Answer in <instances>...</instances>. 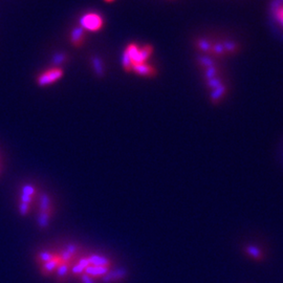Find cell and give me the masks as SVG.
Returning a JSON list of instances; mask_svg holds the SVG:
<instances>
[{"mask_svg":"<svg viewBox=\"0 0 283 283\" xmlns=\"http://www.w3.org/2000/svg\"><path fill=\"white\" fill-rule=\"evenodd\" d=\"M80 24H81V27L87 29V31L95 32V31H99V29L102 27L103 19L101 16H99L98 14L89 13V14L84 15V16L80 19Z\"/></svg>","mask_w":283,"mask_h":283,"instance_id":"cell-1","label":"cell"},{"mask_svg":"<svg viewBox=\"0 0 283 283\" xmlns=\"http://www.w3.org/2000/svg\"><path fill=\"white\" fill-rule=\"evenodd\" d=\"M62 76H63V71L61 69H58V68L50 69L40 74L38 79H37V83H38L40 86H47L60 79Z\"/></svg>","mask_w":283,"mask_h":283,"instance_id":"cell-2","label":"cell"},{"mask_svg":"<svg viewBox=\"0 0 283 283\" xmlns=\"http://www.w3.org/2000/svg\"><path fill=\"white\" fill-rule=\"evenodd\" d=\"M272 16L274 20L276 21L277 25L283 29V0H278V1L273 5Z\"/></svg>","mask_w":283,"mask_h":283,"instance_id":"cell-3","label":"cell"},{"mask_svg":"<svg viewBox=\"0 0 283 283\" xmlns=\"http://www.w3.org/2000/svg\"><path fill=\"white\" fill-rule=\"evenodd\" d=\"M85 39V34H84V28L81 26H76L72 28V31L71 33V42L73 44L74 47H80L82 43H83Z\"/></svg>","mask_w":283,"mask_h":283,"instance_id":"cell-4","label":"cell"},{"mask_svg":"<svg viewBox=\"0 0 283 283\" xmlns=\"http://www.w3.org/2000/svg\"><path fill=\"white\" fill-rule=\"evenodd\" d=\"M132 70L135 71L138 74H140V76H144V77H152L155 74V70L152 68V66L148 65L146 63L133 65Z\"/></svg>","mask_w":283,"mask_h":283,"instance_id":"cell-5","label":"cell"},{"mask_svg":"<svg viewBox=\"0 0 283 283\" xmlns=\"http://www.w3.org/2000/svg\"><path fill=\"white\" fill-rule=\"evenodd\" d=\"M227 91H228V87L226 84H222L219 87L213 89L211 94H210L211 101L213 103H218L219 101H221L223 96H225V94H227Z\"/></svg>","mask_w":283,"mask_h":283,"instance_id":"cell-6","label":"cell"},{"mask_svg":"<svg viewBox=\"0 0 283 283\" xmlns=\"http://www.w3.org/2000/svg\"><path fill=\"white\" fill-rule=\"evenodd\" d=\"M126 53L128 54L130 60L133 65H137L139 61V53H140V47L137 46L136 43H131L127 47V48L125 49Z\"/></svg>","mask_w":283,"mask_h":283,"instance_id":"cell-7","label":"cell"},{"mask_svg":"<svg viewBox=\"0 0 283 283\" xmlns=\"http://www.w3.org/2000/svg\"><path fill=\"white\" fill-rule=\"evenodd\" d=\"M152 51H153V48H152V47H150V46H145L144 47L140 48L138 64H144V63L148 60L149 57L151 56Z\"/></svg>","mask_w":283,"mask_h":283,"instance_id":"cell-8","label":"cell"},{"mask_svg":"<svg viewBox=\"0 0 283 283\" xmlns=\"http://www.w3.org/2000/svg\"><path fill=\"white\" fill-rule=\"evenodd\" d=\"M212 44L213 43L210 40L205 39V38L198 39L197 42H196L197 47L202 51H204V53H207V54H211L212 53Z\"/></svg>","mask_w":283,"mask_h":283,"instance_id":"cell-9","label":"cell"},{"mask_svg":"<svg viewBox=\"0 0 283 283\" xmlns=\"http://www.w3.org/2000/svg\"><path fill=\"white\" fill-rule=\"evenodd\" d=\"M223 47H225L226 54H236L238 49H239V47H238V43L233 41V40H223L222 41Z\"/></svg>","mask_w":283,"mask_h":283,"instance_id":"cell-10","label":"cell"},{"mask_svg":"<svg viewBox=\"0 0 283 283\" xmlns=\"http://www.w3.org/2000/svg\"><path fill=\"white\" fill-rule=\"evenodd\" d=\"M197 62L199 63V65H202L203 68H205V69L211 68V66L215 65V61L213 60V59L211 57H209V56H205V55L198 56Z\"/></svg>","mask_w":283,"mask_h":283,"instance_id":"cell-11","label":"cell"},{"mask_svg":"<svg viewBox=\"0 0 283 283\" xmlns=\"http://www.w3.org/2000/svg\"><path fill=\"white\" fill-rule=\"evenodd\" d=\"M92 62H93L95 73L98 74V76H103L104 68H103V62L101 61V59H99L98 57H94L92 58Z\"/></svg>","mask_w":283,"mask_h":283,"instance_id":"cell-12","label":"cell"},{"mask_svg":"<svg viewBox=\"0 0 283 283\" xmlns=\"http://www.w3.org/2000/svg\"><path fill=\"white\" fill-rule=\"evenodd\" d=\"M215 56H225L226 55V50L225 47H223L222 42H214L212 44V53Z\"/></svg>","mask_w":283,"mask_h":283,"instance_id":"cell-13","label":"cell"},{"mask_svg":"<svg viewBox=\"0 0 283 283\" xmlns=\"http://www.w3.org/2000/svg\"><path fill=\"white\" fill-rule=\"evenodd\" d=\"M222 84H223V83H222V80H221L220 77H215V78H213V79H210V80H207V81H206L207 87L211 88L212 91H213V89H215V88L219 87V86L222 85Z\"/></svg>","mask_w":283,"mask_h":283,"instance_id":"cell-14","label":"cell"},{"mask_svg":"<svg viewBox=\"0 0 283 283\" xmlns=\"http://www.w3.org/2000/svg\"><path fill=\"white\" fill-rule=\"evenodd\" d=\"M122 64H123V68L125 69V71H132V62L130 60V58L128 56V54L126 53V50L124 51V54H123V58H122Z\"/></svg>","mask_w":283,"mask_h":283,"instance_id":"cell-15","label":"cell"},{"mask_svg":"<svg viewBox=\"0 0 283 283\" xmlns=\"http://www.w3.org/2000/svg\"><path fill=\"white\" fill-rule=\"evenodd\" d=\"M217 73H218V70L216 66H211V68H208L205 71V77L207 80H210L213 79L215 77H217Z\"/></svg>","mask_w":283,"mask_h":283,"instance_id":"cell-16","label":"cell"},{"mask_svg":"<svg viewBox=\"0 0 283 283\" xmlns=\"http://www.w3.org/2000/svg\"><path fill=\"white\" fill-rule=\"evenodd\" d=\"M18 210H19V213L21 215H27L29 214V212H31L32 210V207L31 206H27V205H24V204H18Z\"/></svg>","mask_w":283,"mask_h":283,"instance_id":"cell-17","label":"cell"},{"mask_svg":"<svg viewBox=\"0 0 283 283\" xmlns=\"http://www.w3.org/2000/svg\"><path fill=\"white\" fill-rule=\"evenodd\" d=\"M65 60H66V56H65V54H63V53L56 54V55L54 56V63H55V64H61V63H63Z\"/></svg>","mask_w":283,"mask_h":283,"instance_id":"cell-18","label":"cell"},{"mask_svg":"<svg viewBox=\"0 0 283 283\" xmlns=\"http://www.w3.org/2000/svg\"><path fill=\"white\" fill-rule=\"evenodd\" d=\"M248 253H249V254H250L251 256L254 257L255 259H258L260 256H261V254H260V252H259L258 250H256L255 248H250V249L248 250Z\"/></svg>","mask_w":283,"mask_h":283,"instance_id":"cell-19","label":"cell"},{"mask_svg":"<svg viewBox=\"0 0 283 283\" xmlns=\"http://www.w3.org/2000/svg\"><path fill=\"white\" fill-rule=\"evenodd\" d=\"M1 173H2V166L0 165V175H1Z\"/></svg>","mask_w":283,"mask_h":283,"instance_id":"cell-20","label":"cell"},{"mask_svg":"<svg viewBox=\"0 0 283 283\" xmlns=\"http://www.w3.org/2000/svg\"><path fill=\"white\" fill-rule=\"evenodd\" d=\"M106 2H111V1H114V0H105Z\"/></svg>","mask_w":283,"mask_h":283,"instance_id":"cell-21","label":"cell"},{"mask_svg":"<svg viewBox=\"0 0 283 283\" xmlns=\"http://www.w3.org/2000/svg\"><path fill=\"white\" fill-rule=\"evenodd\" d=\"M0 165H1V155H0Z\"/></svg>","mask_w":283,"mask_h":283,"instance_id":"cell-22","label":"cell"}]
</instances>
